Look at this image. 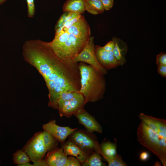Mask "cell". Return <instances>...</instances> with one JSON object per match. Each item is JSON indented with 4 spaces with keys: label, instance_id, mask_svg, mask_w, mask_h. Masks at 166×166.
Listing matches in <instances>:
<instances>
[{
    "label": "cell",
    "instance_id": "1",
    "mask_svg": "<svg viewBox=\"0 0 166 166\" xmlns=\"http://www.w3.org/2000/svg\"><path fill=\"white\" fill-rule=\"evenodd\" d=\"M22 54L25 60L44 78L49 92V107L57 109V101L62 93L79 92L78 63L58 57L53 50L50 42L39 39L27 41L23 45Z\"/></svg>",
    "mask_w": 166,
    "mask_h": 166
},
{
    "label": "cell",
    "instance_id": "2",
    "mask_svg": "<svg viewBox=\"0 0 166 166\" xmlns=\"http://www.w3.org/2000/svg\"><path fill=\"white\" fill-rule=\"evenodd\" d=\"M78 66L80 75L79 92L84 97L85 104L102 99L106 87L104 75L85 63L80 62Z\"/></svg>",
    "mask_w": 166,
    "mask_h": 166
},
{
    "label": "cell",
    "instance_id": "3",
    "mask_svg": "<svg viewBox=\"0 0 166 166\" xmlns=\"http://www.w3.org/2000/svg\"><path fill=\"white\" fill-rule=\"evenodd\" d=\"M90 37H81L62 31L55 35L50 42L51 48L60 59L71 61L83 49Z\"/></svg>",
    "mask_w": 166,
    "mask_h": 166
},
{
    "label": "cell",
    "instance_id": "4",
    "mask_svg": "<svg viewBox=\"0 0 166 166\" xmlns=\"http://www.w3.org/2000/svg\"><path fill=\"white\" fill-rule=\"evenodd\" d=\"M138 141L159 159L163 166H166V138L162 137L141 121L137 130Z\"/></svg>",
    "mask_w": 166,
    "mask_h": 166
},
{
    "label": "cell",
    "instance_id": "5",
    "mask_svg": "<svg viewBox=\"0 0 166 166\" xmlns=\"http://www.w3.org/2000/svg\"><path fill=\"white\" fill-rule=\"evenodd\" d=\"M83 95L77 92L62 93L57 101V109L61 117L69 118L84 108L85 105Z\"/></svg>",
    "mask_w": 166,
    "mask_h": 166
},
{
    "label": "cell",
    "instance_id": "6",
    "mask_svg": "<svg viewBox=\"0 0 166 166\" xmlns=\"http://www.w3.org/2000/svg\"><path fill=\"white\" fill-rule=\"evenodd\" d=\"M68 137L69 140L78 146L88 156L94 151L102 156L100 144L96 136L92 132L77 128Z\"/></svg>",
    "mask_w": 166,
    "mask_h": 166
},
{
    "label": "cell",
    "instance_id": "7",
    "mask_svg": "<svg viewBox=\"0 0 166 166\" xmlns=\"http://www.w3.org/2000/svg\"><path fill=\"white\" fill-rule=\"evenodd\" d=\"M94 40V37L91 36L83 49L71 61L74 62H81L88 64L105 75L107 73V71L101 66L97 59L95 53Z\"/></svg>",
    "mask_w": 166,
    "mask_h": 166
},
{
    "label": "cell",
    "instance_id": "8",
    "mask_svg": "<svg viewBox=\"0 0 166 166\" xmlns=\"http://www.w3.org/2000/svg\"><path fill=\"white\" fill-rule=\"evenodd\" d=\"M22 149L33 163L43 159L47 151L43 140L42 132L35 133L27 141Z\"/></svg>",
    "mask_w": 166,
    "mask_h": 166
},
{
    "label": "cell",
    "instance_id": "9",
    "mask_svg": "<svg viewBox=\"0 0 166 166\" xmlns=\"http://www.w3.org/2000/svg\"><path fill=\"white\" fill-rule=\"evenodd\" d=\"M43 130L52 135L60 143H64L66 139L77 128L62 127L57 125L55 120H52L42 126Z\"/></svg>",
    "mask_w": 166,
    "mask_h": 166
},
{
    "label": "cell",
    "instance_id": "10",
    "mask_svg": "<svg viewBox=\"0 0 166 166\" xmlns=\"http://www.w3.org/2000/svg\"><path fill=\"white\" fill-rule=\"evenodd\" d=\"M74 116L78 119L79 123L83 125L88 131L92 133L96 132L102 133V128L101 124L93 116L84 108Z\"/></svg>",
    "mask_w": 166,
    "mask_h": 166
},
{
    "label": "cell",
    "instance_id": "11",
    "mask_svg": "<svg viewBox=\"0 0 166 166\" xmlns=\"http://www.w3.org/2000/svg\"><path fill=\"white\" fill-rule=\"evenodd\" d=\"M95 53L99 64L107 70L120 66L113 51H106L102 47L97 45L95 46Z\"/></svg>",
    "mask_w": 166,
    "mask_h": 166
},
{
    "label": "cell",
    "instance_id": "12",
    "mask_svg": "<svg viewBox=\"0 0 166 166\" xmlns=\"http://www.w3.org/2000/svg\"><path fill=\"white\" fill-rule=\"evenodd\" d=\"M151 129L160 136L166 138V120L140 113L138 116Z\"/></svg>",
    "mask_w": 166,
    "mask_h": 166
},
{
    "label": "cell",
    "instance_id": "13",
    "mask_svg": "<svg viewBox=\"0 0 166 166\" xmlns=\"http://www.w3.org/2000/svg\"><path fill=\"white\" fill-rule=\"evenodd\" d=\"M67 159L63 148L57 147L48 152L44 160L48 166H66Z\"/></svg>",
    "mask_w": 166,
    "mask_h": 166
},
{
    "label": "cell",
    "instance_id": "14",
    "mask_svg": "<svg viewBox=\"0 0 166 166\" xmlns=\"http://www.w3.org/2000/svg\"><path fill=\"white\" fill-rule=\"evenodd\" d=\"M112 41L114 46L113 52L120 66L123 65L126 61V55L128 51V47L126 43L119 38L113 37Z\"/></svg>",
    "mask_w": 166,
    "mask_h": 166
},
{
    "label": "cell",
    "instance_id": "15",
    "mask_svg": "<svg viewBox=\"0 0 166 166\" xmlns=\"http://www.w3.org/2000/svg\"><path fill=\"white\" fill-rule=\"evenodd\" d=\"M61 147L66 156H73L76 158L82 164L88 156L75 144L68 140L62 144Z\"/></svg>",
    "mask_w": 166,
    "mask_h": 166
},
{
    "label": "cell",
    "instance_id": "16",
    "mask_svg": "<svg viewBox=\"0 0 166 166\" xmlns=\"http://www.w3.org/2000/svg\"><path fill=\"white\" fill-rule=\"evenodd\" d=\"M64 12H72L82 15L85 11L84 0H67L62 7Z\"/></svg>",
    "mask_w": 166,
    "mask_h": 166
},
{
    "label": "cell",
    "instance_id": "17",
    "mask_svg": "<svg viewBox=\"0 0 166 166\" xmlns=\"http://www.w3.org/2000/svg\"><path fill=\"white\" fill-rule=\"evenodd\" d=\"M100 147L104 158H112L117 154L115 143L107 141L100 144Z\"/></svg>",
    "mask_w": 166,
    "mask_h": 166
},
{
    "label": "cell",
    "instance_id": "18",
    "mask_svg": "<svg viewBox=\"0 0 166 166\" xmlns=\"http://www.w3.org/2000/svg\"><path fill=\"white\" fill-rule=\"evenodd\" d=\"M84 2L85 11L92 14H98L103 13L104 11L105 10L100 0L96 1H84Z\"/></svg>",
    "mask_w": 166,
    "mask_h": 166
},
{
    "label": "cell",
    "instance_id": "19",
    "mask_svg": "<svg viewBox=\"0 0 166 166\" xmlns=\"http://www.w3.org/2000/svg\"><path fill=\"white\" fill-rule=\"evenodd\" d=\"M99 153L95 151L92 152L82 164L83 166H105L106 164L102 161Z\"/></svg>",
    "mask_w": 166,
    "mask_h": 166
},
{
    "label": "cell",
    "instance_id": "20",
    "mask_svg": "<svg viewBox=\"0 0 166 166\" xmlns=\"http://www.w3.org/2000/svg\"><path fill=\"white\" fill-rule=\"evenodd\" d=\"M44 143L47 152H49L57 147L58 141L50 133L44 130L42 132Z\"/></svg>",
    "mask_w": 166,
    "mask_h": 166
},
{
    "label": "cell",
    "instance_id": "21",
    "mask_svg": "<svg viewBox=\"0 0 166 166\" xmlns=\"http://www.w3.org/2000/svg\"><path fill=\"white\" fill-rule=\"evenodd\" d=\"M12 156L14 163L17 166L31 161L29 156L22 149L18 150L13 154Z\"/></svg>",
    "mask_w": 166,
    "mask_h": 166
},
{
    "label": "cell",
    "instance_id": "22",
    "mask_svg": "<svg viewBox=\"0 0 166 166\" xmlns=\"http://www.w3.org/2000/svg\"><path fill=\"white\" fill-rule=\"evenodd\" d=\"M104 158L108 162L109 166H127V164L123 161L121 156L117 153L113 157Z\"/></svg>",
    "mask_w": 166,
    "mask_h": 166
},
{
    "label": "cell",
    "instance_id": "23",
    "mask_svg": "<svg viewBox=\"0 0 166 166\" xmlns=\"http://www.w3.org/2000/svg\"><path fill=\"white\" fill-rule=\"evenodd\" d=\"M6 0H0V5ZM27 6L28 16L30 18L34 17L35 13L34 0H26Z\"/></svg>",
    "mask_w": 166,
    "mask_h": 166
},
{
    "label": "cell",
    "instance_id": "24",
    "mask_svg": "<svg viewBox=\"0 0 166 166\" xmlns=\"http://www.w3.org/2000/svg\"><path fill=\"white\" fill-rule=\"evenodd\" d=\"M82 16V15H80L74 18L65 22L63 25L60 27L62 29V31H66L70 27L79 20Z\"/></svg>",
    "mask_w": 166,
    "mask_h": 166
},
{
    "label": "cell",
    "instance_id": "25",
    "mask_svg": "<svg viewBox=\"0 0 166 166\" xmlns=\"http://www.w3.org/2000/svg\"><path fill=\"white\" fill-rule=\"evenodd\" d=\"M81 165L79 161L75 157L70 156L67 157L66 166H80Z\"/></svg>",
    "mask_w": 166,
    "mask_h": 166
},
{
    "label": "cell",
    "instance_id": "26",
    "mask_svg": "<svg viewBox=\"0 0 166 166\" xmlns=\"http://www.w3.org/2000/svg\"><path fill=\"white\" fill-rule=\"evenodd\" d=\"M156 63L157 66L162 65H166V53L162 52L157 55Z\"/></svg>",
    "mask_w": 166,
    "mask_h": 166
},
{
    "label": "cell",
    "instance_id": "27",
    "mask_svg": "<svg viewBox=\"0 0 166 166\" xmlns=\"http://www.w3.org/2000/svg\"><path fill=\"white\" fill-rule=\"evenodd\" d=\"M105 10H108L113 7V0H100Z\"/></svg>",
    "mask_w": 166,
    "mask_h": 166
},
{
    "label": "cell",
    "instance_id": "28",
    "mask_svg": "<svg viewBox=\"0 0 166 166\" xmlns=\"http://www.w3.org/2000/svg\"><path fill=\"white\" fill-rule=\"evenodd\" d=\"M67 13V12H64V13L61 16L55 25V30L61 27L63 25Z\"/></svg>",
    "mask_w": 166,
    "mask_h": 166
},
{
    "label": "cell",
    "instance_id": "29",
    "mask_svg": "<svg viewBox=\"0 0 166 166\" xmlns=\"http://www.w3.org/2000/svg\"><path fill=\"white\" fill-rule=\"evenodd\" d=\"M157 72L163 77H166V65H162L158 66Z\"/></svg>",
    "mask_w": 166,
    "mask_h": 166
},
{
    "label": "cell",
    "instance_id": "30",
    "mask_svg": "<svg viewBox=\"0 0 166 166\" xmlns=\"http://www.w3.org/2000/svg\"><path fill=\"white\" fill-rule=\"evenodd\" d=\"M81 15V14L75 12H67L65 19L64 23L68 21L71 20Z\"/></svg>",
    "mask_w": 166,
    "mask_h": 166
},
{
    "label": "cell",
    "instance_id": "31",
    "mask_svg": "<svg viewBox=\"0 0 166 166\" xmlns=\"http://www.w3.org/2000/svg\"><path fill=\"white\" fill-rule=\"evenodd\" d=\"M114 46V42L112 40L108 42L106 45L102 47L105 50L110 52L113 51Z\"/></svg>",
    "mask_w": 166,
    "mask_h": 166
},
{
    "label": "cell",
    "instance_id": "32",
    "mask_svg": "<svg viewBox=\"0 0 166 166\" xmlns=\"http://www.w3.org/2000/svg\"><path fill=\"white\" fill-rule=\"evenodd\" d=\"M33 166H48L46 162L43 159L33 163Z\"/></svg>",
    "mask_w": 166,
    "mask_h": 166
},
{
    "label": "cell",
    "instance_id": "33",
    "mask_svg": "<svg viewBox=\"0 0 166 166\" xmlns=\"http://www.w3.org/2000/svg\"><path fill=\"white\" fill-rule=\"evenodd\" d=\"M149 153L145 151L143 152L140 153V160L143 161L147 160L149 158Z\"/></svg>",
    "mask_w": 166,
    "mask_h": 166
},
{
    "label": "cell",
    "instance_id": "34",
    "mask_svg": "<svg viewBox=\"0 0 166 166\" xmlns=\"http://www.w3.org/2000/svg\"><path fill=\"white\" fill-rule=\"evenodd\" d=\"M18 166H33V164H30V162H25L20 164Z\"/></svg>",
    "mask_w": 166,
    "mask_h": 166
},
{
    "label": "cell",
    "instance_id": "35",
    "mask_svg": "<svg viewBox=\"0 0 166 166\" xmlns=\"http://www.w3.org/2000/svg\"><path fill=\"white\" fill-rule=\"evenodd\" d=\"M161 164L160 162L159 161H156V162L154 166H161Z\"/></svg>",
    "mask_w": 166,
    "mask_h": 166
},
{
    "label": "cell",
    "instance_id": "36",
    "mask_svg": "<svg viewBox=\"0 0 166 166\" xmlns=\"http://www.w3.org/2000/svg\"><path fill=\"white\" fill-rule=\"evenodd\" d=\"M98 0H84L85 1H96Z\"/></svg>",
    "mask_w": 166,
    "mask_h": 166
},
{
    "label": "cell",
    "instance_id": "37",
    "mask_svg": "<svg viewBox=\"0 0 166 166\" xmlns=\"http://www.w3.org/2000/svg\"><path fill=\"white\" fill-rule=\"evenodd\" d=\"M0 164H1V160H0Z\"/></svg>",
    "mask_w": 166,
    "mask_h": 166
}]
</instances>
